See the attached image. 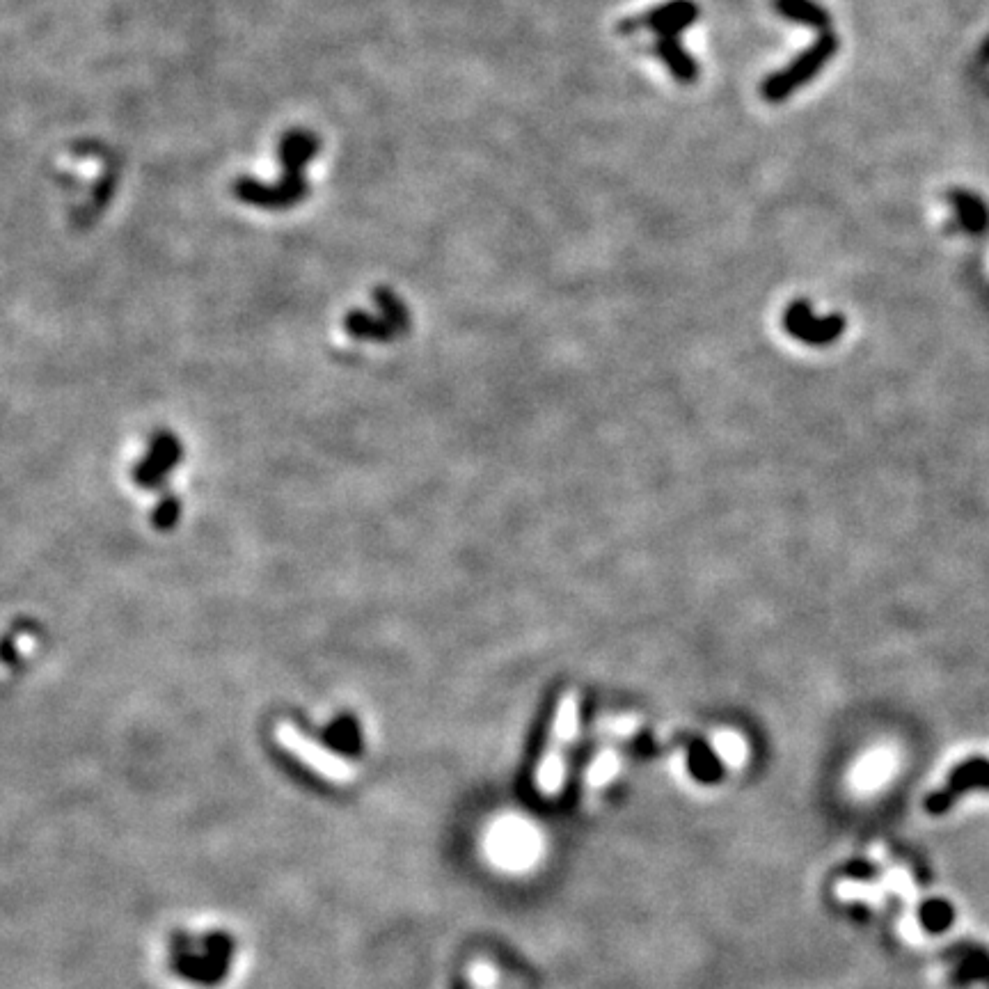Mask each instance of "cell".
Segmentation results:
<instances>
[{
	"mask_svg": "<svg viewBox=\"0 0 989 989\" xmlns=\"http://www.w3.org/2000/svg\"><path fill=\"white\" fill-rule=\"evenodd\" d=\"M701 7L694 0H669V3L653 7L644 17L637 19L639 28L658 37H680L687 28L699 21Z\"/></svg>",
	"mask_w": 989,
	"mask_h": 989,
	"instance_id": "5b68a950",
	"label": "cell"
},
{
	"mask_svg": "<svg viewBox=\"0 0 989 989\" xmlns=\"http://www.w3.org/2000/svg\"><path fill=\"white\" fill-rule=\"evenodd\" d=\"M468 980L474 989H493L500 980V971L493 962L488 960H474L468 967Z\"/></svg>",
	"mask_w": 989,
	"mask_h": 989,
	"instance_id": "4fadbf2b",
	"label": "cell"
},
{
	"mask_svg": "<svg viewBox=\"0 0 989 989\" xmlns=\"http://www.w3.org/2000/svg\"><path fill=\"white\" fill-rule=\"evenodd\" d=\"M273 738L278 745L287 751L291 758H296L300 765L314 772L323 781L335 783V786H351L358 779V765L348 761V758L335 754V751L319 745L310 735L298 729L294 722L282 719L275 726Z\"/></svg>",
	"mask_w": 989,
	"mask_h": 989,
	"instance_id": "6da1fadb",
	"label": "cell"
},
{
	"mask_svg": "<svg viewBox=\"0 0 989 989\" xmlns=\"http://www.w3.org/2000/svg\"><path fill=\"white\" fill-rule=\"evenodd\" d=\"M500 857L506 864L513 866H527L538 857V850H541V841L532 827H527L525 822H509L502 832H500Z\"/></svg>",
	"mask_w": 989,
	"mask_h": 989,
	"instance_id": "52a82bcc",
	"label": "cell"
},
{
	"mask_svg": "<svg viewBox=\"0 0 989 989\" xmlns=\"http://www.w3.org/2000/svg\"><path fill=\"white\" fill-rule=\"evenodd\" d=\"M715 745H717L719 756H722L729 765H740L742 761H745V747H742V742L735 738V735L719 733Z\"/></svg>",
	"mask_w": 989,
	"mask_h": 989,
	"instance_id": "5bb4252c",
	"label": "cell"
},
{
	"mask_svg": "<svg viewBox=\"0 0 989 989\" xmlns=\"http://www.w3.org/2000/svg\"><path fill=\"white\" fill-rule=\"evenodd\" d=\"M772 5L779 17L799 23V26L804 28L818 30V33H827L829 26H832L829 12L822 5H818L816 0H772Z\"/></svg>",
	"mask_w": 989,
	"mask_h": 989,
	"instance_id": "30bf717a",
	"label": "cell"
},
{
	"mask_svg": "<svg viewBox=\"0 0 989 989\" xmlns=\"http://www.w3.org/2000/svg\"><path fill=\"white\" fill-rule=\"evenodd\" d=\"M321 152V140L316 133L307 129H294L284 133L278 145V161L282 172H298L305 174V168L310 165Z\"/></svg>",
	"mask_w": 989,
	"mask_h": 989,
	"instance_id": "8992f818",
	"label": "cell"
},
{
	"mask_svg": "<svg viewBox=\"0 0 989 989\" xmlns=\"http://www.w3.org/2000/svg\"><path fill=\"white\" fill-rule=\"evenodd\" d=\"M951 200L955 204V209H957V216H960L962 220V225L967 227V229H980L985 225V218H987V211L983 207V202L978 200V197H973L969 193H962V191H957L951 195Z\"/></svg>",
	"mask_w": 989,
	"mask_h": 989,
	"instance_id": "7c38bea8",
	"label": "cell"
},
{
	"mask_svg": "<svg viewBox=\"0 0 989 989\" xmlns=\"http://www.w3.org/2000/svg\"><path fill=\"white\" fill-rule=\"evenodd\" d=\"M616 767H619V763H616V758L612 754L600 756L589 772L591 786H603V783H607L616 774Z\"/></svg>",
	"mask_w": 989,
	"mask_h": 989,
	"instance_id": "9a60e30c",
	"label": "cell"
},
{
	"mask_svg": "<svg viewBox=\"0 0 989 989\" xmlns=\"http://www.w3.org/2000/svg\"><path fill=\"white\" fill-rule=\"evenodd\" d=\"M978 783H983V786H989V765L983 763V761H973L969 765H964L960 772H955L953 779H951V786H948L944 790V793H939V795L932 797L930 802H928V809L930 811L946 809V806L951 804L953 799H955L957 790L978 786Z\"/></svg>",
	"mask_w": 989,
	"mask_h": 989,
	"instance_id": "8fae6325",
	"label": "cell"
},
{
	"mask_svg": "<svg viewBox=\"0 0 989 989\" xmlns=\"http://www.w3.org/2000/svg\"><path fill=\"white\" fill-rule=\"evenodd\" d=\"M893 756L889 751H873L866 758H861L852 772V786L859 793H875L877 788L884 786L893 774Z\"/></svg>",
	"mask_w": 989,
	"mask_h": 989,
	"instance_id": "9c48e42d",
	"label": "cell"
},
{
	"mask_svg": "<svg viewBox=\"0 0 989 989\" xmlns=\"http://www.w3.org/2000/svg\"><path fill=\"white\" fill-rule=\"evenodd\" d=\"M838 46H841V42H838V37L836 33H832V30L820 33L816 42H813L806 51L799 53L788 67H783L777 71V74L765 78V83L761 87L763 99L770 101V104H781V101L793 97L799 87L811 83L813 78L820 74V69H825L829 62H832V58L838 53Z\"/></svg>",
	"mask_w": 989,
	"mask_h": 989,
	"instance_id": "3957f363",
	"label": "cell"
},
{
	"mask_svg": "<svg viewBox=\"0 0 989 989\" xmlns=\"http://www.w3.org/2000/svg\"><path fill=\"white\" fill-rule=\"evenodd\" d=\"M655 55L662 60V65L669 69V74L678 83L690 85L699 78V62H696L690 51L680 44L678 37H658L655 39Z\"/></svg>",
	"mask_w": 989,
	"mask_h": 989,
	"instance_id": "ba28073f",
	"label": "cell"
},
{
	"mask_svg": "<svg viewBox=\"0 0 989 989\" xmlns=\"http://www.w3.org/2000/svg\"><path fill=\"white\" fill-rule=\"evenodd\" d=\"M577 722H580V703H577V694L566 692L557 703L548 747H545L536 770V788L541 790V795L545 797L557 795L561 786H564L566 751L571 747V742L577 733Z\"/></svg>",
	"mask_w": 989,
	"mask_h": 989,
	"instance_id": "7a4b0ae2",
	"label": "cell"
},
{
	"mask_svg": "<svg viewBox=\"0 0 989 989\" xmlns=\"http://www.w3.org/2000/svg\"><path fill=\"white\" fill-rule=\"evenodd\" d=\"M232 193L239 202L248 207L266 211H284L296 207L310 195V181L305 174L282 172L278 181H261L250 174L236 177L232 181Z\"/></svg>",
	"mask_w": 989,
	"mask_h": 989,
	"instance_id": "277c9868",
	"label": "cell"
}]
</instances>
